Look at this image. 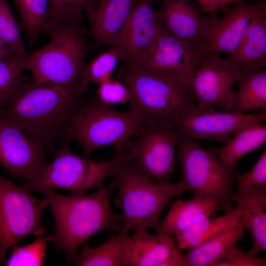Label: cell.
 Listing matches in <instances>:
<instances>
[{
    "label": "cell",
    "instance_id": "cell-1",
    "mask_svg": "<svg viewBox=\"0 0 266 266\" xmlns=\"http://www.w3.org/2000/svg\"><path fill=\"white\" fill-rule=\"evenodd\" d=\"M89 84L83 80L74 84L23 83L0 116L16 124L49 154L54 153L55 142H65Z\"/></svg>",
    "mask_w": 266,
    "mask_h": 266
},
{
    "label": "cell",
    "instance_id": "cell-2",
    "mask_svg": "<svg viewBox=\"0 0 266 266\" xmlns=\"http://www.w3.org/2000/svg\"><path fill=\"white\" fill-rule=\"evenodd\" d=\"M115 188L113 179L107 186L90 195L64 196L51 188L39 192L48 200L55 222L50 241L56 250L64 252L67 262L76 265L78 249L95 234L103 231L120 232L122 215L115 214L110 205Z\"/></svg>",
    "mask_w": 266,
    "mask_h": 266
},
{
    "label": "cell",
    "instance_id": "cell-3",
    "mask_svg": "<svg viewBox=\"0 0 266 266\" xmlns=\"http://www.w3.org/2000/svg\"><path fill=\"white\" fill-rule=\"evenodd\" d=\"M113 176L118 189L115 204L122 211L120 231H156L164 209L183 192L179 182L165 184L150 179L131 159L121 164Z\"/></svg>",
    "mask_w": 266,
    "mask_h": 266
},
{
    "label": "cell",
    "instance_id": "cell-4",
    "mask_svg": "<svg viewBox=\"0 0 266 266\" xmlns=\"http://www.w3.org/2000/svg\"><path fill=\"white\" fill-rule=\"evenodd\" d=\"M179 132L177 152L181 178L178 182L183 191L213 201L225 212L233 208L237 167L230 166L185 133Z\"/></svg>",
    "mask_w": 266,
    "mask_h": 266
},
{
    "label": "cell",
    "instance_id": "cell-5",
    "mask_svg": "<svg viewBox=\"0 0 266 266\" xmlns=\"http://www.w3.org/2000/svg\"><path fill=\"white\" fill-rule=\"evenodd\" d=\"M117 78L130 94L128 110L147 119L174 123L195 101L178 76L153 74L125 64L117 68Z\"/></svg>",
    "mask_w": 266,
    "mask_h": 266
},
{
    "label": "cell",
    "instance_id": "cell-6",
    "mask_svg": "<svg viewBox=\"0 0 266 266\" xmlns=\"http://www.w3.org/2000/svg\"><path fill=\"white\" fill-rule=\"evenodd\" d=\"M54 158L35 177L27 180L22 187L29 191L45 189L68 190L72 195H83L92 189L106 187L105 182L124 161L131 157L123 146L115 147L108 160L96 161L78 156L71 151L68 143H61Z\"/></svg>",
    "mask_w": 266,
    "mask_h": 266
},
{
    "label": "cell",
    "instance_id": "cell-7",
    "mask_svg": "<svg viewBox=\"0 0 266 266\" xmlns=\"http://www.w3.org/2000/svg\"><path fill=\"white\" fill-rule=\"evenodd\" d=\"M81 18L55 27L45 33L50 37L45 46L27 53L26 70L33 81L45 84H74L82 81L88 51L83 38Z\"/></svg>",
    "mask_w": 266,
    "mask_h": 266
},
{
    "label": "cell",
    "instance_id": "cell-8",
    "mask_svg": "<svg viewBox=\"0 0 266 266\" xmlns=\"http://www.w3.org/2000/svg\"><path fill=\"white\" fill-rule=\"evenodd\" d=\"M147 119L128 109L118 110L96 98L82 100L67 129L65 142H78L89 157L101 148L124 146Z\"/></svg>",
    "mask_w": 266,
    "mask_h": 266
},
{
    "label": "cell",
    "instance_id": "cell-9",
    "mask_svg": "<svg viewBox=\"0 0 266 266\" xmlns=\"http://www.w3.org/2000/svg\"><path fill=\"white\" fill-rule=\"evenodd\" d=\"M170 122L147 119L124 146L141 172L159 183H170L175 170L179 132Z\"/></svg>",
    "mask_w": 266,
    "mask_h": 266
},
{
    "label": "cell",
    "instance_id": "cell-10",
    "mask_svg": "<svg viewBox=\"0 0 266 266\" xmlns=\"http://www.w3.org/2000/svg\"><path fill=\"white\" fill-rule=\"evenodd\" d=\"M47 199L32 196L30 192L0 175V256L29 235L46 233L41 223Z\"/></svg>",
    "mask_w": 266,
    "mask_h": 266
},
{
    "label": "cell",
    "instance_id": "cell-11",
    "mask_svg": "<svg viewBox=\"0 0 266 266\" xmlns=\"http://www.w3.org/2000/svg\"><path fill=\"white\" fill-rule=\"evenodd\" d=\"M266 10V0L254 3H235L220 19L204 17L201 27V43L198 46L201 59L233 54L254 19Z\"/></svg>",
    "mask_w": 266,
    "mask_h": 266
},
{
    "label": "cell",
    "instance_id": "cell-12",
    "mask_svg": "<svg viewBox=\"0 0 266 266\" xmlns=\"http://www.w3.org/2000/svg\"><path fill=\"white\" fill-rule=\"evenodd\" d=\"M179 77L197 102L198 108L216 107L231 111L238 74L226 66L223 58L219 56L207 58Z\"/></svg>",
    "mask_w": 266,
    "mask_h": 266
},
{
    "label": "cell",
    "instance_id": "cell-13",
    "mask_svg": "<svg viewBox=\"0 0 266 266\" xmlns=\"http://www.w3.org/2000/svg\"><path fill=\"white\" fill-rule=\"evenodd\" d=\"M266 110L240 114L213 107L199 109L195 105L173 124L178 131L194 139H209L226 143L240 127L251 123H264Z\"/></svg>",
    "mask_w": 266,
    "mask_h": 266
},
{
    "label": "cell",
    "instance_id": "cell-14",
    "mask_svg": "<svg viewBox=\"0 0 266 266\" xmlns=\"http://www.w3.org/2000/svg\"><path fill=\"white\" fill-rule=\"evenodd\" d=\"M16 124L0 116V163L12 174L30 179L47 165L49 153Z\"/></svg>",
    "mask_w": 266,
    "mask_h": 266
},
{
    "label": "cell",
    "instance_id": "cell-15",
    "mask_svg": "<svg viewBox=\"0 0 266 266\" xmlns=\"http://www.w3.org/2000/svg\"><path fill=\"white\" fill-rule=\"evenodd\" d=\"M202 61L198 47H190L170 34L161 26L150 46L129 65L151 73L180 76L198 66Z\"/></svg>",
    "mask_w": 266,
    "mask_h": 266
},
{
    "label": "cell",
    "instance_id": "cell-16",
    "mask_svg": "<svg viewBox=\"0 0 266 266\" xmlns=\"http://www.w3.org/2000/svg\"><path fill=\"white\" fill-rule=\"evenodd\" d=\"M161 27L152 0H138L115 45L125 64H132L146 51Z\"/></svg>",
    "mask_w": 266,
    "mask_h": 266
},
{
    "label": "cell",
    "instance_id": "cell-17",
    "mask_svg": "<svg viewBox=\"0 0 266 266\" xmlns=\"http://www.w3.org/2000/svg\"><path fill=\"white\" fill-rule=\"evenodd\" d=\"M138 0H89L85 5L91 34L98 46L116 45Z\"/></svg>",
    "mask_w": 266,
    "mask_h": 266
},
{
    "label": "cell",
    "instance_id": "cell-18",
    "mask_svg": "<svg viewBox=\"0 0 266 266\" xmlns=\"http://www.w3.org/2000/svg\"><path fill=\"white\" fill-rule=\"evenodd\" d=\"M161 0L162 5L158 14L162 27L190 47L199 46L204 17L203 7L191 0Z\"/></svg>",
    "mask_w": 266,
    "mask_h": 266
},
{
    "label": "cell",
    "instance_id": "cell-19",
    "mask_svg": "<svg viewBox=\"0 0 266 266\" xmlns=\"http://www.w3.org/2000/svg\"><path fill=\"white\" fill-rule=\"evenodd\" d=\"M223 60L239 75L253 73L266 66V10L251 23L235 52Z\"/></svg>",
    "mask_w": 266,
    "mask_h": 266
},
{
    "label": "cell",
    "instance_id": "cell-20",
    "mask_svg": "<svg viewBox=\"0 0 266 266\" xmlns=\"http://www.w3.org/2000/svg\"><path fill=\"white\" fill-rule=\"evenodd\" d=\"M179 251L175 236L171 233L135 231L129 237L127 263L130 266H165Z\"/></svg>",
    "mask_w": 266,
    "mask_h": 266
},
{
    "label": "cell",
    "instance_id": "cell-21",
    "mask_svg": "<svg viewBox=\"0 0 266 266\" xmlns=\"http://www.w3.org/2000/svg\"><path fill=\"white\" fill-rule=\"evenodd\" d=\"M233 200L242 211L245 230L253 239V247L248 252L257 255L266 251V188L255 190L245 195L235 192Z\"/></svg>",
    "mask_w": 266,
    "mask_h": 266
},
{
    "label": "cell",
    "instance_id": "cell-22",
    "mask_svg": "<svg viewBox=\"0 0 266 266\" xmlns=\"http://www.w3.org/2000/svg\"><path fill=\"white\" fill-rule=\"evenodd\" d=\"M242 213V210L236 206L219 217L199 215L186 230L175 236L178 250L191 249L220 232L237 225Z\"/></svg>",
    "mask_w": 266,
    "mask_h": 266
},
{
    "label": "cell",
    "instance_id": "cell-23",
    "mask_svg": "<svg viewBox=\"0 0 266 266\" xmlns=\"http://www.w3.org/2000/svg\"><path fill=\"white\" fill-rule=\"evenodd\" d=\"M216 202L193 197L189 200L179 199L170 203L169 209L156 232L172 233L175 236L186 230L201 214L216 216L221 209Z\"/></svg>",
    "mask_w": 266,
    "mask_h": 266
},
{
    "label": "cell",
    "instance_id": "cell-24",
    "mask_svg": "<svg viewBox=\"0 0 266 266\" xmlns=\"http://www.w3.org/2000/svg\"><path fill=\"white\" fill-rule=\"evenodd\" d=\"M244 227L241 217L236 226L223 231L185 254L188 266H213L222 259L227 251L244 237Z\"/></svg>",
    "mask_w": 266,
    "mask_h": 266
},
{
    "label": "cell",
    "instance_id": "cell-25",
    "mask_svg": "<svg viewBox=\"0 0 266 266\" xmlns=\"http://www.w3.org/2000/svg\"><path fill=\"white\" fill-rule=\"evenodd\" d=\"M233 135L221 147L209 149L230 166L236 167L240 158L266 143V125L249 123L240 127Z\"/></svg>",
    "mask_w": 266,
    "mask_h": 266
},
{
    "label": "cell",
    "instance_id": "cell-26",
    "mask_svg": "<svg viewBox=\"0 0 266 266\" xmlns=\"http://www.w3.org/2000/svg\"><path fill=\"white\" fill-rule=\"evenodd\" d=\"M129 233L120 231L112 234L103 243L91 247L85 242L78 253L76 265L79 266H126Z\"/></svg>",
    "mask_w": 266,
    "mask_h": 266
},
{
    "label": "cell",
    "instance_id": "cell-27",
    "mask_svg": "<svg viewBox=\"0 0 266 266\" xmlns=\"http://www.w3.org/2000/svg\"><path fill=\"white\" fill-rule=\"evenodd\" d=\"M238 88L234 91L232 112L246 114L266 110V69L238 75Z\"/></svg>",
    "mask_w": 266,
    "mask_h": 266
},
{
    "label": "cell",
    "instance_id": "cell-28",
    "mask_svg": "<svg viewBox=\"0 0 266 266\" xmlns=\"http://www.w3.org/2000/svg\"><path fill=\"white\" fill-rule=\"evenodd\" d=\"M27 53L0 60V111L14 98L21 87L26 70Z\"/></svg>",
    "mask_w": 266,
    "mask_h": 266
},
{
    "label": "cell",
    "instance_id": "cell-29",
    "mask_svg": "<svg viewBox=\"0 0 266 266\" xmlns=\"http://www.w3.org/2000/svg\"><path fill=\"white\" fill-rule=\"evenodd\" d=\"M18 10L21 27L33 44L43 32L47 18L48 0H13Z\"/></svg>",
    "mask_w": 266,
    "mask_h": 266
},
{
    "label": "cell",
    "instance_id": "cell-30",
    "mask_svg": "<svg viewBox=\"0 0 266 266\" xmlns=\"http://www.w3.org/2000/svg\"><path fill=\"white\" fill-rule=\"evenodd\" d=\"M121 60H123V58L118 48L115 46L111 47L86 65L82 80L88 84H99L112 78Z\"/></svg>",
    "mask_w": 266,
    "mask_h": 266
},
{
    "label": "cell",
    "instance_id": "cell-31",
    "mask_svg": "<svg viewBox=\"0 0 266 266\" xmlns=\"http://www.w3.org/2000/svg\"><path fill=\"white\" fill-rule=\"evenodd\" d=\"M89 0H48L47 18L43 32L81 18Z\"/></svg>",
    "mask_w": 266,
    "mask_h": 266
},
{
    "label": "cell",
    "instance_id": "cell-32",
    "mask_svg": "<svg viewBox=\"0 0 266 266\" xmlns=\"http://www.w3.org/2000/svg\"><path fill=\"white\" fill-rule=\"evenodd\" d=\"M50 236H38L32 243L13 246L12 253L5 263L8 266H40L44 263L47 255L46 245Z\"/></svg>",
    "mask_w": 266,
    "mask_h": 266
},
{
    "label": "cell",
    "instance_id": "cell-33",
    "mask_svg": "<svg viewBox=\"0 0 266 266\" xmlns=\"http://www.w3.org/2000/svg\"><path fill=\"white\" fill-rule=\"evenodd\" d=\"M0 37L15 55L26 53L20 29L7 0H0Z\"/></svg>",
    "mask_w": 266,
    "mask_h": 266
},
{
    "label": "cell",
    "instance_id": "cell-34",
    "mask_svg": "<svg viewBox=\"0 0 266 266\" xmlns=\"http://www.w3.org/2000/svg\"><path fill=\"white\" fill-rule=\"evenodd\" d=\"M236 194L245 195L258 189L266 188V149L263 150L254 166L246 173L238 172Z\"/></svg>",
    "mask_w": 266,
    "mask_h": 266
},
{
    "label": "cell",
    "instance_id": "cell-35",
    "mask_svg": "<svg viewBox=\"0 0 266 266\" xmlns=\"http://www.w3.org/2000/svg\"><path fill=\"white\" fill-rule=\"evenodd\" d=\"M98 85L96 98L100 101L111 105L129 102V91L125 84L120 79L112 77Z\"/></svg>",
    "mask_w": 266,
    "mask_h": 266
},
{
    "label": "cell",
    "instance_id": "cell-36",
    "mask_svg": "<svg viewBox=\"0 0 266 266\" xmlns=\"http://www.w3.org/2000/svg\"><path fill=\"white\" fill-rule=\"evenodd\" d=\"M266 258L245 252L236 245L231 247L224 257L213 266H266Z\"/></svg>",
    "mask_w": 266,
    "mask_h": 266
},
{
    "label": "cell",
    "instance_id": "cell-37",
    "mask_svg": "<svg viewBox=\"0 0 266 266\" xmlns=\"http://www.w3.org/2000/svg\"><path fill=\"white\" fill-rule=\"evenodd\" d=\"M245 0H210V4L207 12L213 13L228 4L241 2Z\"/></svg>",
    "mask_w": 266,
    "mask_h": 266
},
{
    "label": "cell",
    "instance_id": "cell-38",
    "mask_svg": "<svg viewBox=\"0 0 266 266\" xmlns=\"http://www.w3.org/2000/svg\"><path fill=\"white\" fill-rule=\"evenodd\" d=\"M14 55L12 51L0 37V60Z\"/></svg>",
    "mask_w": 266,
    "mask_h": 266
},
{
    "label": "cell",
    "instance_id": "cell-39",
    "mask_svg": "<svg viewBox=\"0 0 266 266\" xmlns=\"http://www.w3.org/2000/svg\"><path fill=\"white\" fill-rule=\"evenodd\" d=\"M197 3L200 4L202 7L204 12H207L210 0H195Z\"/></svg>",
    "mask_w": 266,
    "mask_h": 266
},
{
    "label": "cell",
    "instance_id": "cell-40",
    "mask_svg": "<svg viewBox=\"0 0 266 266\" xmlns=\"http://www.w3.org/2000/svg\"><path fill=\"white\" fill-rule=\"evenodd\" d=\"M6 258L2 257L0 256V262L5 263L6 262Z\"/></svg>",
    "mask_w": 266,
    "mask_h": 266
},
{
    "label": "cell",
    "instance_id": "cell-41",
    "mask_svg": "<svg viewBox=\"0 0 266 266\" xmlns=\"http://www.w3.org/2000/svg\"><path fill=\"white\" fill-rule=\"evenodd\" d=\"M157 0L159 1V0Z\"/></svg>",
    "mask_w": 266,
    "mask_h": 266
}]
</instances>
